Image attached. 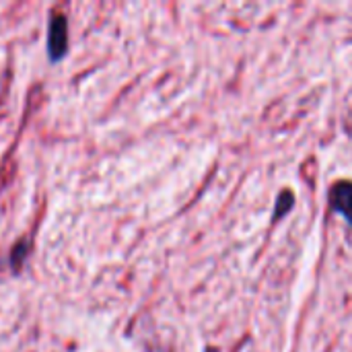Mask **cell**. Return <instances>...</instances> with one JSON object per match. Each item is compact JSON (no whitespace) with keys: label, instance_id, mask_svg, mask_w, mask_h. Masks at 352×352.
<instances>
[{"label":"cell","instance_id":"obj_1","mask_svg":"<svg viewBox=\"0 0 352 352\" xmlns=\"http://www.w3.org/2000/svg\"><path fill=\"white\" fill-rule=\"evenodd\" d=\"M68 52V19L64 12H54L47 27V54L52 62H58Z\"/></svg>","mask_w":352,"mask_h":352},{"label":"cell","instance_id":"obj_2","mask_svg":"<svg viewBox=\"0 0 352 352\" xmlns=\"http://www.w3.org/2000/svg\"><path fill=\"white\" fill-rule=\"evenodd\" d=\"M330 206L346 219V223L352 225V182L349 179H342V182H336L332 188H330Z\"/></svg>","mask_w":352,"mask_h":352},{"label":"cell","instance_id":"obj_3","mask_svg":"<svg viewBox=\"0 0 352 352\" xmlns=\"http://www.w3.org/2000/svg\"><path fill=\"white\" fill-rule=\"evenodd\" d=\"M295 204V198H293V192H283L278 202H276V208H274V219H283Z\"/></svg>","mask_w":352,"mask_h":352},{"label":"cell","instance_id":"obj_4","mask_svg":"<svg viewBox=\"0 0 352 352\" xmlns=\"http://www.w3.org/2000/svg\"><path fill=\"white\" fill-rule=\"evenodd\" d=\"M27 254H29V248H27V241H21V243H16V248L12 250V254H10V262H12V266H21L23 264V260L27 258Z\"/></svg>","mask_w":352,"mask_h":352}]
</instances>
